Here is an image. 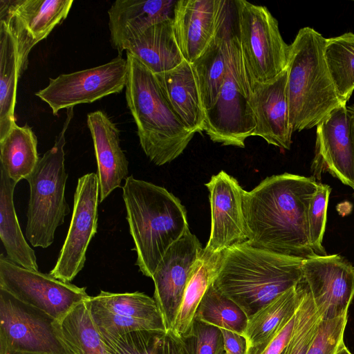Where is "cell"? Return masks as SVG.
<instances>
[{
    "instance_id": "cell-18",
    "label": "cell",
    "mask_w": 354,
    "mask_h": 354,
    "mask_svg": "<svg viewBox=\"0 0 354 354\" xmlns=\"http://www.w3.org/2000/svg\"><path fill=\"white\" fill-rule=\"evenodd\" d=\"M73 0H1L0 16H7L17 37L22 73L30 50L64 21Z\"/></svg>"
},
{
    "instance_id": "cell-44",
    "label": "cell",
    "mask_w": 354,
    "mask_h": 354,
    "mask_svg": "<svg viewBox=\"0 0 354 354\" xmlns=\"http://www.w3.org/2000/svg\"><path fill=\"white\" fill-rule=\"evenodd\" d=\"M221 354H227V353L224 351Z\"/></svg>"
},
{
    "instance_id": "cell-14",
    "label": "cell",
    "mask_w": 354,
    "mask_h": 354,
    "mask_svg": "<svg viewBox=\"0 0 354 354\" xmlns=\"http://www.w3.org/2000/svg\"><path fill=\"white\" fill-rule=\"evenodd\" d=\"M302 276L322 320L348 315L354 297V267L337 255L303 261Z\"/></svg>"
},
{
    "instance_id": "cell-40",
    "label": "cell",
    "mask_w": 354,
    "mask_h": 354,
    "mask_svg": "<svg viewBox=\"0 0 354 354\" xmlns=\"http://www.w3.org/2000/svg\"><path fill=\"white\" fill-rule=\"evenodd\" d=\"M227 354H245L247 342L244 336L234 331L219 328Z\"/></svg>"
},
{
    "instance_id": "cell-4",
    "label": "cell",
    "mask_w": 354,
    "mask_h": 354,
    "mask_svg": "<svg viewBox=\"0 0 354 354\" xmlns=\"http://www.w3.org/2000/svg\"><path fill=\"white\" fill-rule=\"evenodd\" d=\"M126 53L125 97L136 124L140 145L155 165L169 163L184 151L194 133L174 112L155 74L131 54Z\"/></svg>"
},
{
    "instance_id": "cell-37",
    "label": "cell",
    "mask_w": 354,
    "mask_h": 354,
    "mask_svg": "<svg viewBox=\"0 0 354 354\" xmlns=\"http://www.w3.org/2000/svg\"><path fill=\"white\" fill-rule=\"evenodd\" d=\"M181 340L186 354H221L225 351L220 329L197 320Z\"/></svg>"
},
{
    "instance_id": "cell-43",
    "label": "cell",
    "mask_w": 354,
    "mask_h": 354,
    "mask_svg": "<svg viewBox=\"0 0 354 354\" xmlns=\"http://www.w3.org/2000/svg\"><path fill=\"white\" fill-rule=\"evenodd\" d=\"M28 354H48V353H28Z\"/></svg>"
},
{
    "instance_id": "cell-41",
    "label": "cell",
    "mask_w": 354,
    "mask_h": 354,
    "mask_svg": "<svg viewBox=\"0 0 354 354\" xmlns=\"http://www.w3.org/2000/svg\"><path fill=\"white\" fill-rule=\"evenodd\" d=\"M335 354H352L345 346L344 342L340 344Z\"/></svg>"
},
{
    "instance_id": "cell-35",
    "label": "cell",
    "mask_w": 354,
    "mask_h": 354,
    "mask_svg": "<svg viewBox=\"0 0 354 354\" xmlns=\"http://www.w3.org/2000/svg\"><path fill=\"white\" fill-rule=\"evenodd\" d=\"M321 321L306 283L304 295L296 310L291 337L281 354H306L317 335Z\"/></svg>"
},
{
    "instance_id": "cell-13",
    "label": "cell",
    "mask_w": 354,
    "mask_h": 354,
    "mask_svg": "<svg viewBox=\"0 0 354 354\" xmlns=\"http://www.w3.org/2000/svg\"><path fill=\"white\" fill-rule=\"evenodd\" d=\"M86 301L103 336L115 337L136 330H167L155 299L144 292L101 290Z\"/></svg>"
},
{
    "instance_id": "cell-22",
    "label": "cell",
    "mask_w": 354,
    "mask_h": 354,
    "mask_svg": "<svg viewBox=\"0 0 354 354\" xmlns=\"http://www.w3.org/2000/svg\"><path fill=\"white\" fill-rule=\"evenodd\" d=\"M93 140L100 186V203L116 188L129 174V162L120 145V131L102 111L87 115Z\"/></svg>"
},
{
    "instance_id": "cell-42",
    "label": "cell",
    "mask_w": 354,
    "mask_h": 354,
    "mask_svg": "<svg viewBox=\"0 0 354 354\" xmlns=\"http://www.w3.org/2000/svg\"><path fill=\"white\" fill-rule=\"evenodd\" d=\"M348 109L354 113V104H352L351 106H348Z\"/></svg>"
},
{
    "instance_id": "cell-30",
    "label": "cell",
    "mask_w": 354,
    "mask_h": 354,
    "mask_svg": "<svg viewBox=\"0 0 354 354\" xmlns=\"http://www.w3.org/2000/svg\"><path fill=\"white\" fill-rule=\"evenodd\" d=\"M39 159L37 137L28 124H16L0 140V167L16 183L26 180Z\"/></svg>"
},
{
    "instance_id": "cell-34",
    "label": "cell",
    "mask_w": 354,
    "mask_h": 354,
    "mask_svg": "<svg viewBox=\"0 0 354 354\" xmlns=\"http://www.w3.org/2000/svg\"><path fill=\"white\" fill-rule=\"evenodd\" d=\"M248 317L232 301L213 286L206 291L195 315V320L244 335Z\"/></svg>"
},
{
    "instance_id": "cell-1",
    "label": "cell",
    "mask_w": 354,
    "mask_h": 354,
    "mask_svg": "<svg viewBox=\"0 0 354 354\" xmlns=\"http://www.w3.org/2000/svg\"><path fill=\"white\" fill-rule=\"evenodd\" d=\"M318 183L314 177L284 173L243 191L247 243L279 254L307 259L317 255L308 238V211Z\"/></svg>"
},
{
    "instance_id": "cell-21",
    "label": "cell",
    "mask_w": 354,
    "mask_h": 354,
    "mask_svg": "<svg viewBox=\"0 0 354 354\" xmlns=\"http://www.w3.org/2000/svg\"><path fill=\"white\" fill-rule=\"evenodd\" d=\"M235 22L234 1H227L214 38L204 53L192 64L205 112L215 104L223 86L230 59V40Z\"/></svg>"
},
{
    "instance_id": "cell-19",
    "label": "cell",
    "mask_w": 354,
    "mask_h": 354,
    "mask_svg": "<svg viewBox=\"0 0 354 354\" xmlns=\"http://www.w3.org/2000/svg\"><path fill=\"white\" fill-rule=\"evenodd\" d=\"M227 0H179L173 15L175 37L185 61L193 64L219 26Z\"/></svg>"
},
{
    "instance_id": "cell-29",
    "label": "cell",
    "mask_w": 354,
    "mask_h": 354,
    "mask_svg": "<svg viewBox=\"0 0 354 354\" xmlns=\"http://www.w3.org/2000/svg\"><path fill=\"white\" fill-rule=\"evenodd\" d=\"M305 288L306 283L302 276L297 286L277 296L248 317L243 335L247 348L257 346L266 340L283 320L297 310Z\"/></svg>"
},
{
    "instance_id": "cell-2",
    "label": "cell",
    "mask_w": 354,
    "mask_h": 354,
    "mask_svg": "<svg viewBox=\"0 0 354 354\" xmlns=\"http://www.w3.org/2000/svg\"><path fill=\"white\" fill-rule=\"evenodd\" d=\"M303 261L255 248L245 242L222 252L213 286L235 303L248 318L299 283Z\"/></svg>"
},
{
    "instance_id": "cell-32",
    "label": "cell",
    "mask_w": 354,
    "mask_h": 354,
    "mask_svg": "<svg viewBox=\"0 0 354 354\" xmlns=\"http://www.w3.org/2000/svg\"><path fill=\"white\" fill-rule=\"evenodd\" d=\"M102 336L109 354H186L181 339L171 330H145Z\"/></svg>"
},
{
    "instance_id": "cell-3",
    "label": "cell",
    "mask_w": 354,
    "mask_h": 354,
    "mask_svg": "<svg viewBox=\"0 0 354 354\" xmlns=\"http://www.w3.org/2000/svg\"><path fill=\"white\" fill-rule=\"evenodd\" d=\"M136 265L152 278L167 250L189 230L180 201L165 187L129 176L122 187Z\"/></svg>"
},
{
    "instance_id": "cell-20",
    "label": "cell",
    "mask_w": 354,
    "mask_h": 354,
    "mask_svg": "<svg viewBox=\"0 0 354 354\" xmlns=\"http://www.w3.org/2000/svg\"><path fill=\"white\" fill-rule=\"evenodd\" d=\"M287 80L288 68L269 82L252 84L251 102L257 124L252 136H259L269 145L290 149L293 131L290 122Z\"/></svg>"
},
{
    "instance_id": "cell-25",
    "label": "cell",
    "mask_w": 354,
    "mask_h": 354,
    "mask_svg": "<svg viewBox=\"0 0 354 354\" xmlns=\"http://www.w3.org/2000/svg\"><path fill=\"white\" fill-rule=\"evenodd\" d=\"M21 58L17 37L7 16H0V140L15 127V109Z\"/></svg>"
},
{
    "instance_id": "cell-11",
    "label": "cell",
    "mask_w": 354,
    "mask_h": 354,
    "mask_svg": "<svg viewBox=\"0 0 354 354\" xmlns=\"http://www.w3.org/2000/svg\"><path fill=\"white\" fill-rule=\"evenodd\" d=\"M127 75V61L119 55L104 64L50 78L48 86L35 95L57 115L61 109L120 93L126 86Z\"/></svg>"
},
{
    "instance_id": "cell-39",
    "label": "cell",
    "mask_w": 354,
    "mask_h": 354,
    "mask_svg": "<svg viewBox=\"0 0 354 354\" xmlns=\"http://www.w3.org/2000/svg\"><path fill=\"white\" fill-rule=\"evenodd\" d=\"M296 310L288 315L266 340L257 346L246 348L245 354H281L291 337Z\"/></svg>"
},
{
    "instance_id": "cell-15",
    "label": "cell",
    "mask_w": 354,
    "mask_h": 354,
    "mask_svg": "<svg viewBox=\"0 0 354 354\" xmlns=\"http://www.w3.org/2000/svg\"><path fill=\"white\" fill-rule=\"evenodd\" d=\"M203 250L198 238L188 230L167 250L151 278L155 287L153 299L167 331L172 328L186 286Z\"/></svg>"
},
{
    "instance_id": "cell-27",
    "label": "cell",
    "mask_w": 354,
    "mask_h": 354,
    "mask_svg": "<svg viewBox=\"0 0 354 354\" xmlns=\"http://www.w3.org/2000/svg\"><path fill=\"white\" fill-rule=\"evenodd\" d=\"M17 183L0 167V238L6 257L25 268L39 271L35 251L28 245L20 228L14 205Z\"/></svg>"
},
{
    "instance_id": "cell-8",
    "label": "cell",
    "mask_w": 354,
    "mask_h": 354,
    "mask_svg": "<svg viewBox=\"0 0 354 354\" xmlns=\"http://www.w3.org/2000/svg\"><path fill=\"white\" fill-rule=\"evenodd\" d=\"M234 3L236 35L251 83L269 82L286 69L290 45L266 7L245 0Z\"/></svg>"
},
{
    "instance_id": "cell-12",
    "label": "cell",
    "mask_w": 354,
    "mask_h": 354,
    "mask_svg": "<svg viewBox=\"0 0 354 354\" xmlns=\"http://www.w3.org/2000/svg\"><path fill=\"white\" fill-rule=\"evenodd\" d=\"M99 203L97 174H86L77 180L68 231L50 272L54 277L71 282L84 268L88 247L97 232Z\"/></svg>"
},
{
    "instance_id": "cell-16",
    "label": "cell",
    "mask_w": 354,
    "mask_h": 354,
    "mask_svg": "<svg viewBox=\"0 0 354 354\" xmlns=\"http://www.w3.org/2000/svg\"><path fill=\"white\" fill-rule=\"evenodd\" d=\"M205 185L209 192L211 232L205 250L212 254L248 241L243 211L244 189L223 170Z\"/></svg>"
},
{
    "instance_id": "cell-23",
    "label": "cell",
    "mask_w": 354,
    "mask_h": 354,
    "mask_svg": "<svg viewBox=\"0 0 354 354\" xmlns=\"http://www.w3.org/2000/svg\"><path fill=\"white\" fill-rule=\"evenodd\" d=\"M175 0H116L108 10L110 41L119 55L153 25L173 18Z\"/></svg>"
},
{
    "instance_id": "cell-38",
    "label": "cell",
    "mask_w": 354,
    "mask_h": 354,
    "mask_svg": "<svg viewBox=\"0 0 354 354\" xmlns=\"http://www.w3.org/2000/svg\"><path fill=\"white\" fill-rule=\"evenodd\" d=\"M348 315L330 320H322L317 335L306 354H335L344 342Z\"/></svg>"
},
{
    "instance_id": "cell-33",
    "label": "cell",
    "mask_w": 354,
    "mask_h": 354,
    "mask_svg": "<svg viewBox=\"0 0 354 354\" xmlns=\"http://www.w3.org/2000/svg\"><path fill=\"white\" fill-rule=\"evenodd\" d=\"M324 57L337 95L346 104L354 91V33L326 39Z\"/></svg>"
},
{
    "instance_id": "cell-24",
    "label": "cell",
    "mask_w": 354,
    "mask_h": 354,
    "mask_svg": "<svg viewBox=\"0 0 354 354\" xmlns=\"http://www.w3.org/2000/svg\"><path fill=\"white\" fill-rule=\"evenodd\" d=\"M155 75L170 106L185 127L194 134L203 131L205 110L192 64L184 60L174 68Z\"/></svg>"
},
{
    "instance_id": "cell-26",
    "label": "cell",
    "mask_w": 354,
    "mask_h": 354,
    "mask_svg": "<svg viewBox=\"0 0 354 354\" xmlns=\"http://www.w3.org/2000/svg\"><path fill=\"white\" fill-rule=\"evenodd\" d=\"M154 74L170 71L185 59L178 46L173 19L151 26L124 48Z\"/></svg>"
},
{
    "instance_id": "cell-28",
    "label": "cell",
    "mask_w": 354,
    "mask_h": 354,
    "mask_svg": "<svg viewBox=\"0 0 354 354\" xmlns=\"http://www.w3.org/2000/svg\"><path fill=\"white\" fill-rule=\"evenodd\" d=\"M221 256L222 252L212 254L203 248L197 259L171 329L178 337L191 330L198 306L217 275Z\"/></svg>"
},
{
    "instance_id": "cell-10",
    "label": "cell",
    "mask_w": 354,
    "mask_h": 354,
    "mask_svg": "<svg viewBox=\"0 0 354 354\" xmlns=\"http://www.w3.org/2000/svg\"><path fill=\"white\" fill-rule=\"evenodd\" d=\"M0 288L57 321L90 296L85 287L58 279L50 273L29 270L0 257Z\"/></svg>"
},
{
    "instance_id": "cell-7",
    "label": "cell",
    "mask_w": 354,
    "mask_h": 354,
    "mask_svg": "<svg viewBox=\"0 0 354 354\" xmlns=\"http://www.w3.org/2000/svg\"><path fill=\"white\" fill-rule=\"evenodd\" d=\"M231 55L215 104L205 112L203 131L214 142L243 148L252 136L256 120L251 102L252 83L234 30Z\"/></svg>"
},
{
    "instance_id": "cell-5",
    "label": "cell",
    "mask_w": 354,
    "mask_h": 354,
    "mask_svg": "<svg viewBox=\"0 0 354 354\" xmlns=\"http://www.w3.org/2000/svg\"><path fill=\"white\" fill-rule=\"evenodd\" d=\"M326 39L310 27L301 28L290 45L287 93L293 133L317 127L344 105L324 57Z\"/></svg>"
},
{
    "instance_id": "cell-17",
    "label": "cell",
    "mask_w": 354,
    "mask_h": 354,
    "mask_svg": "<svg viewBox=\"0 0 354 354\" xmlns=\"http://www.w3.org/2000/svg\"><path fill=\"white\" fill-rule=\"evenodd\" d=\"M315 171H328L354 190V113L346 104L317 126Z\"/></svg>"
},
{
    "instance_id": "cell-31",
    "label": "cell",
    "mask_w": 354,
    "mask_h": 354,
    "mask_svg": "<svg viewBox=\"0 0 354 354\" xmlns=\"http://www.w3.org/2000/svg\"><path fill=\"white\" fill-rule=\"evenodd\" d=\"M58 328L71 354H109L86 300L58 321Z\"/></svg>"
},
{
    "instance_id": "cell-6",
    "label": "cell",
    "mask_w": 354,
    "mask_h": 354,
    "mask_svg": "<svg viewBox=\"0 0 354 354\" xmlns=\"http://www.w3.org/2000/svg\"><path fill=\"white\" fill-rule=\"evenodd\" d=\"M73 116V108L66 118L54 145L40 158L26 178L30 186L26 236L33 247L46 248L54 241L57 228L69 213L65 198L68 174L65 169V134Z\"/></svg>"
},
{
    "instance_id": "cell-9",
    "label": "cell",
    "mask_w": 354,
    "mask_h": 354,
    "mask_svg": "<svg viewBox=\"0 0 354 354\" xmlns=\"http://www.w3.org/2000/svg\"><path fill=\"white\" fill-rule=\"evenodd\" d=\"M71 354L58 321L0 288V354Z\"/></svg>"
},
{
    "instance_id": "cell-36",
    "label": "cell",
    "mask_w": 354,
    "mask_h": 354,
    "mask_svg": "<svg viewBox=\"0 0 354 354\" xmlns=\"http://www.w3.org/2000/svg\"><path fill=\"white\" fill-rule=\"evenodd\" d=\"M331 188L318 183L308 211V230L310 246L317 256L328 255L322 246L326 228V212Z\"/></svg>"
}]
</instances>
